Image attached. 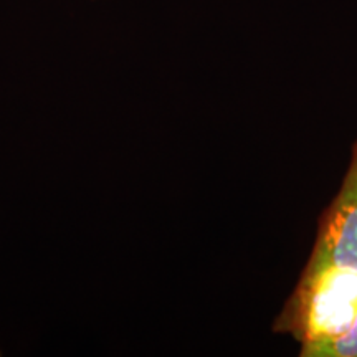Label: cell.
<instances>
[{"instance_id":"cell-1","label":"cell","mask_w":357,"mask_h":357,"mask_svg":"<svg viewBox=\"0 0 357 357\" xmlns=\"http://www.w3.org/2000/svg\"><path fill=\"white\" fill-rule=\"evenodd\" d=\"M357 319V271L307 261L296 288L275 321L301 352L349 331Z\"/></svg>"},{"instance_id":"cell-2","label":"cell","mask_w":357,"mask_h":357,"mask_svg":"<svg viewBox=\"0 0 357 357\" xmlns=\"http://www.w3.org/2000/svg\"><path fill=\"white\" fill-rule=\"evenodd\" d=\"M307 261L357 271V139L336 197L319 218Z\"/></svg>"},{"instance_id":"cell-3","label":"cell","mask_w":357,"mask_h":357,"mask_svg":"<svg viewBox=\"0 0 357 357\" xmlns=\"http://www.w3.org/2000/svg\"><path fill=\"white\" fill-rule=\"evenodd\" d=\"M303 357H357V319L349 331L300 352Z\"/></svg>"}]
</instances>
